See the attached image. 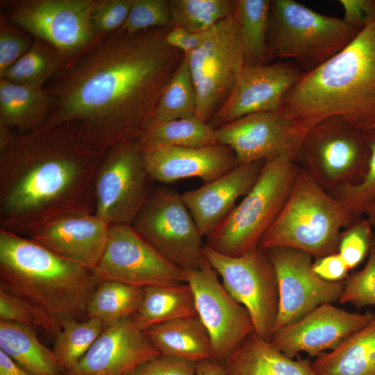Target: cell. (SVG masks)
I'll return each mask as SVG.
<instances>
[{
  "mask_svg": "<svg viewBox=\"0 0 375 375\" xmlns=\"http://www.w3.org/2000/svg\"><path fill=\"white\" fill-rule=\"evenodd\" d=\"M169 28H120L69 60L44 86L56 99L45 126L77 124L85 140L105 149L140 140L185 56L166 42Z\"/></svg>",
  "mask_w": 375,
  "mask_h": 375,
  "instance_id": "1",
  "label": "cell"
},
{
  "mask_svg": "<svg viewBox=\"0 0 375 375\" xmlns=\"http://www.w3.org/2000/svg\"><path fill=\"white\" fill-rule=\"evenodd\" d=\"M108 149L75 123L17 134L0 152V228L28 237L69 213H94V181Z\"/></svg>",
  "mask_w": 375,
  "mask_h": 375,
  "instance_id": "2",
  "label": "cell"
},
{
  "mask_svg": "<svg viewBox=\"0 0 375 375\" xmlns=\"http://www.w3.org/2000/svg\"><path fill=\"white\" fill-rule=\"evenodd\" d=\"M307 132L337 117L365 131L375 125V22L331 58L304 72L280 110Z\"/></svg>",
  "mask_w": 375,
  "mask_h": 375,
  "instance_id": "3",
  "label": "cell"
},
{
  "mask_svg": "<svg viewBox=\"0 0 375 375\" xmlns=\"http://www.w3.org/2000/svg\"><path fill=\"white\" fill-rule=\"evenodd\" d=\"M99 281L30 238L0 228V290L44 312L60 328L85 319Z\"/></svg>",
  "mask_w": 375,
  "mask_h": 375,
  "instance_id": "4",
  "label": "cell"
},
{
  "mask_svg": "<svg viewBox=\"0 0 375 375\" xmlns=\"http://www.w3.org/2000/svg\"><path fill=\"white\" fill-rule=\"evenodd\" d=\"M355 219L300 166L287 202L259 246L296 249L317 259L338 252L342 232Z\"/></svg>",
  "mask_w": 375,
  "mask_h": 375,
  "instance_id": "5",
  "label": "cell"
},
{
  "mask_svg": "<svg viewBox=\"0 0 375 375\" xmlns=\"http://www.w3.org/2000/svg\"><path fill=\"white\" fill-rule=\"evenodd\" d=\"M300 166L281 156L265 161L251 190L206 236L205 244L229 256H240L259 247L290 194Z\"/></svg>",
  "mask_w": 375,
  "mask_h": 375,
  "instance_id": "6",
  "label": "cell"
},
{
  "mask_svg": "<svg viewBox=\"0 0 375 375\" xmlns=\"http://www.w3.org/2000/svg\"><path fill=\"white\" fill-rule=\"evenodd\" d=\"M360 31L295 0H273L267 45L272 59L292 60L307 72L339 53Z\"/></svg>",
  "mask_w": 375,
  "mask_h": 375,
  "instance_id": "7",
  "label": "cell"
},
{
  "mask_svg": "<svg viewBox=\"0 0 375 375\" xmlns=\"http://www.w3.org/2000/svg\"><path fill=\"white\" fill-rule=\"evenodd\" d=\"M99 1L1 0L0 16L32 37L51 44L69 60L103 36L91 24Z\"/></svg>",
  "mask_w": 375,
  "mask_h": 375,
  "instance_id": "8",
  "label": "cell"
},
{
  "mask_svg": "<svg viewBox=\"0 0 375 375\" xmlns=\"http://www.w3.org/2000/svg\"><path fill=\"white\" fill-rule=\"evenodd\" d=\"M370 149L364 131L337 117L322 120L303 137L301 160L313 179L328 192L358 183Z\"/></svg>",
  "mask_w": 375,
  "mask_h": 375,
  "instance_id": "9",
  "label": "cell"
},
{
  "mask_svg": "<svg viewBox=\"0 0 375 375\" xmlns=\"http://www.w3.org/2000/svg\"><path fill=\"white\" fill-rule=\"evenodd\" d=\"M202 253L226 291L249 313L255 333L270 341L279 299L277 277L267 251L259 246L244 255L229 256L204 244Z\"/></svg>",
  "mask_w": 375,
  "mask_h": 375,
  "instance_id": "10",
  "label": "cell"
},
{
  "mask_svg": "<svg viewBox=\"0 0 375 375\" xmlns=\"http://www.w3.org/2000/svg\"><path fill=\"white\" fill-rule=\"evenodd\" d=\"M134 229L167 260L184 270L200 267L203 238L182 194L152 189L133 223Z\"/></svg>",
  "mask_w": 375,
  "mask_h": 375,
  "instance_id": "11",
  "label": "cell"
},
{
  "mask_svg": "<svg viewBox=\"0 0 375 375\" xmlns=\"http://www.w3.org/2000/svg\"><path fill=\"white\" fill-rule=\"evenodd\" d=\"M185 56L197 94L195 115L209 123L245 65L233 14L208 30L202 44Z\"/></svg>",
  "mask_w": 375,
  "mask_h": 375,
  "instance_id": "12",
  "label": "cell"
},
{
  "mask_svg": "<svg viewBox=\"0 0 375 375\" xmlns=\"http://www.w3.org/2000/svg\"><path fill=\"white\" fill-rule=\"evenodd\" d=\"M150 180L140 140L110 147L95 176L94 214L109 226L131 224L151 194Z\"/></svg>",
  "mask_w": 375,
  "mask_h": 375,
  "instance_id": "13",
  "label": "cell"
},
{
  "mask_svg": "<svg viewBox=\"0 0 375 375\" xmlns=\"http://www.w3.org/2000/svg\"><path fill=\"white\" fill-rule=\"evenodd\" d=\"M92 272L99 281L141 288L186 283L185 271L160 255L131 224L110 226L105 250Z\"/></svg>",
  "mask_w": 375,
  "mask_h": 375,
  "instance_id": "14",
  "label": "cell"
},
{
  "mask_svg": "<svg viewBox=\"0 0 375 375\" xmlns=\"http://www.w3.org/2000/svg\"><path fill=\"white\" fill-rule=\"evenodd\" d=\"M185 271L197 315L212 343L214 359L226 365L237 348L255 332L250 315L226 291L204 256L199 268Z\"/></svg>",
  "mask_w": 375,
  "mask_h": 375,
  "instance_id": "15",
  "label": "cell"
},
{
  "mask_svg": "<svg viewBox=\"0 0 375 375\" xmlns=\"http://www.w3.org/2000/svg\"><path fill=\"white\" fill-rule=\"evenodd\" d=\"M278 288V311L274 331L301 319L324 303L339 301L344 281L331 282L312 270L313 258L301 250L276 247L268 250Z\"/></svg>",
  "mask_w": 375,
  "mask_h": 375,
  "instance_id": "16",
  "label": "cell"
},
{
  "mask_svg": "<svg viewBox=\"0 0 375 375\" xmlns=\"http://www.w3.org/2000/svg\"><path fill=\"white\" fill-rule=\"evenodd\" d=\"M306 133L281 110L248 115L215 129L217 142L230 147L240 165L281 156L301 160Z\"/></svg>",
  "mask_w": 375,
  "mask_h": 375,
  "instance_id": "17",
  "label": "cell"
},
{
  "mask_svg": "<svg viewBox=\"0 0 375 375\" xmlns=\"http://www.w3.org/2000/svg\"><path fill=\"white\" fill-rule=\"evenodd\" d=\"M303 73L292 61L245 65L209 124L216 129L248 115L280 110L285 97Z\"/></svg>",
  "mask_w": 375,
  "mask_h": 375,
  "instance_id": "18",
  "label": "cell"
},
{
  "mask_svg": "<svg viewBox=\"0 0 375 375\" xmlns=\"http://www.w3.org/2000/svg\"><path fill=\"white\" fill-rule=\"evenodd\" d=\"M374 315L372 312H351L332 303H324L275 331L270 342L291 358L302 352L317 357L337 348Z\"/></svg>",
  "mask_w": 375,
  "mask_h": 375,
  "instance_id": "19",
  "label": "cell"
},
{
  "mask_svg": "<svg viewBox=\"0 0 375 375\" xmlns=\"http://www.w3.org/2000/svg\"><path fill=\"white\" fill-rule=\"evenodd\" d=\"M160 353L133 319L103 328L86 353L65 375H129Z\"/></svg>",
  "mask_w": 375,
  "mask_h": 375,
  "instance_id": "20",
  "label": "cell"
},
{
  "mask_svg": "<svg viewBox=\"0 0 375 375\" xmlns=\"http://www.w3.org/2000/svg\"><path fill=\"white\" fill-rule=\"evenodd\" d=\"M110 226L94 213H69L56 217L28 237L56 255L91 272L105 250Z\"/></svg>",
  "mask_w": 375,
  "mask_h": 375,
  "instance_id": "21",
  "label": "cell"
},
{
  "mask_svg": "<svg viewBox=\"0 0 375 375\" xmlns=\"http://www.w3.org/2000/svg\"><path fill=\"white\" fill-rule=\"evenodd\" d=\"M141 149L150 179L159 183L195 177L206 183L240 165L233 151L219 143L200 148L153 146Z\"/></svg>",
  "mask_w": 375,
  "mask_h": 375,
  "instance_id": "22",
  "label": "cell"
},
{
  "mask_svg": "<svg viewBox=\"0 0 375 375\" xmlns=\"http://www.w3.org/2000/svg\"><path fill=\"white\" fill-rule=\"evenodd\" d=\"M265 161L240 164L199 188L182 194L201 235H208L258 180Z\"/></svg>",
  "mask_w": 375,
  "mask_h": 375,
  "instance_id": "23",
  "label": "cell"
},
{
  "mask_svg": "<svg viewBox=\"0 0 375 375\" xmlns=\"http://www.w3.org/2000/svg\"><path fill=\"white\" fill-rule=\"evenodd\" d=\"M56 106L45 88H31L0 78V122L19 135L44 127Z\"/></svg>",
  "mask_w": 375,
  "mask_h": 375,
  "instance_id": "24",
  "label": "cell"
},
{
  "mask_svg": "<svg viewBox=\"0 0 375 375\" xmlns=\"http://www.w3.org/2000/svg\"><path fill=\"white\" fill-rule=\"evenodd\" d=\"M227 375H317L311 362L294 360L255 332L226 363Z\"/></svg>",
  "mask_w": 375,
  "mask_h": 375,
  "instance_id": "25",
  "label": "cell"
},
{
  "mask_svg": "<svg viewBox=\"0 0 375 375\" xmlns=\"http://www.w3.org/2000/svg\"><path fill=\"white\" fill-rule=\"evenodd\" d=\"M143 331L161 355L197 362L214 359L210 335L198 315L162 323Z\"/></svg>",
  "mask_w": 375,
  "mask_h": 375,
  "instance_id": "26",
  "label": "cell"
},
{
  "mask_svg": "<svg viewBox=\"0 0 375 375\" xmlns=\"http://www.w3.org/2000/svg\"><path fill=\"white\" fill-rule=\"evenodd\" d=\"M317 375H375V315L335 349L311 362Z\"/></svg>",
  "mask_w": 375,
  "mask_h": 375,
  "instance_id": "27",
  "label": "cell"
},
{
  "mask_svg": "<svg viewBox=\"0 0 375 375\" xmlns=\"http://www.w3.org/2000/svg\"><path fill=\"white\" fill-rule=\"evenodd\" d=\"M0 349L31 375H65L53 350L29 326L0 320Z\"/></svg>",
  "mask_w": 375,
  "mask_h": 375,
  "instance_id": "28",
  "label": "cell"
},
{
  "mask_svg": "<svg viewBox=\"0 0 375 375\" xmlns=\"http://www.w3.org/2000/svg\"><path fill=\"white\" fill-rule=\"evenodd\" d=\"M197 315L194 293L190 285L184 283L143 288L140 306L133 320L144 331L162 323Z\"/></svg>",
  "mask_w": 375,
  "mask_h": 375,
  "instance_id": "29",
  "label": "cell"
},
{
  "mask_svg": "<svg viewBox=\"0 0 375 375\" xmlns=\"http://www.w3.org/2000/svg\"><path fill=\"white\" fill-rule=\"evenodd\" d=\"M272 1L235 0L233 12L247 65L268 64L272 60L267 35Z\"/></svg>",
  "mask_w": 375,
  "mask_h": 375,
  "instance_id": "30",
  "label": "cell"
},
{
  "mask_svg": "<svg viewBox=\"0 0 375 375\" xmlns=\"http://www.w3.org/2000/svg\"><path fill=\"white\" fill-rule=\"evenodd\" d=\"M143 288L113 281H99L87 306L88 318L101 322L103 328L133 319L142 298Z\"/></svg>",
  "mask_w": 375,
  "mask_h": 375,
  "instance_id": "31",
  "label": "cell"
},
{
  "mask_svg": "<svg viewBox=\"0 0 375 375\" xmlns=\"http://www.w3.org/2000/svg\"><path fill=\"white\" fill-rule=\"evenodd\" d=\"M68 60L56 48L34 38L28 50L13 65L0 74V78L31 87L44 88Z\"/></svg>",
  "mask_w": 375,
  "mask_h": 375,
  "instance_id": "32",
  "label": "cell"
},
{
  "mask_svg": "<svg viewBox=\"0 0 375 375\" xmlns=\"http://www.w3.org/2000/svg\"><path fill=\"white\" fill-rule=\"evenodd\" d=\"M141 147L200 148L217 144L215 129L196 115L151 124L140 140Z\"/></svg>",
  "mask_w": 375,
  "mask_h": 375,
  "instance_id": "33",
  "label": "cell"
},
{
  "mask_svg": "<svg viewBox=\"0 0 375 375\" xmlns=\"http://www.w3.org/2000/svg\"><path fill=\"white\" fill-rule=\"evenodd\" d=\"M197 106L196 90L185 56L164 88L150 124L194 116Z\"/></svg>",
  "mask_w": 375,
  "mask_h": 375,
  "instance_id": "34",
  "label": "cell"
},
{
  "mask_svg": "<svg viewBox=\"0 0 375 375\" xmlns=\"http://www.w3.org/2000/svg\"><path fill=\"white\" fill-rule=\"evenodd\" d=\"M103 330L96 318L72 319L61 324L52 350L65 372L81 360Z\"/></svg>",
  "mask_w": 375,
  "mask_h": 375,
  "instance_id": "35",
  "label": "cell"
},
{
  "mask_svg": "<svg viewBox=\"0 0 375 375\" xmlns=\"http://www.w3.org/2000/svg\"><path fill=\"white\" fill-rule=\"evenodd\" d=\"M172 26L203 33L233 14L235 0H169Z\"/></svg>",
  "mask_w": 375,
  "mask_h": 375,
  "instance_id": "36",
  "label": "cell"
},
{
  "mask_svg": "<svg viewBox=\"0 0 375 375\" xmlns=\"http://www.w3.org/2000/svg\"><path fill=\"white\" fill-rule=\"evenodd\" d=\"M370 158L363 178L357 184L337 188L329 193L354 217H362L375 199V127L364 131Z\"/></svg>",
  "mask_w": 375,
  "mask_h": 375,
  "instance_id": "37",
  "label": "cell"
},
{
  "mask_svg": "<svg viewBox=\"0 0 375 375\" xmlns=\"http://www.w3.org/2000/svg\"><path fill=\"white\" fill-rule=\"evenodd\" d=\"M338 302L357 307L375 306V233L365 267L345 279Z\"/></svg>",
  "mask_w": 375,
  "mask_h": 375,
  "instance_id": "38",
  "label": "cell"
},
{
  "mask_svg": "<svg viewBox=\"0 0 375 375\" xmlns=\"http://www.w3.org/2000/svg\"><path fill=\"white\" fill-rule=\"evenodd\" d=\"M169 0H133L128 17L121 27L128 33L155 28H171Z\"/></svg>",
  "mask_w": 375,
  "mask_h": 375,
  "instance_id": "39",
  "label": "cell"
},
{
  "mask_svg": "<svg viewBox=\"0 0 375 375\" xmlns=\"http://www.w3.org/2000/svg\"><path fill=\"white\" fill-rule=\"evenodd\" d=\"M0 320L41 328L55 333L60 327L42 310L30 302L0 290Z\"/></svg>",
  "mask_w": 375,
  "mask_h": 375,
  "instance_id": "40",
  "label": "cell"
},
{
  "mask_svg": "<svg viewBox=\"0 0 375 375\" xmlns=\"http://www.w3.org/2000/svg\"><path fill=\"white\" fill-rule=\"evenodd\" d=\"M374 233L367 218H356L341 233L338 253L349 269L359 265L369 256Z\"/></svg>",
  "mask_w": 375,
  "mask_h": 375,
  "instance_id": "41",
  "label": "cell"
},
{
  "mask_svg": "<svg viewBox=\"0 0 375 375\" xmlns=\"http://www.w3.org/2000/svg\"><path fill=\"white\" fill-rule=\"evenodd\" d=\"M34 38L0 16V74L31 47Z\"/></svg>",
  "mask_w": 375,
  "mask_h": 375,
  "instance_id": "42",
  "label": "cell"
},
{
  "mask_svg": "<svg viewBox=\"0 0 375 375\" xmlns=\"http://www.w3.org/2000/svg\"><path fill=\"white\" fill-rule=\"evenodd\" d=\"M132 3L133 0H99L91 19L94 30L103 35L120 28Z\"/></svg>",
  "mask_w": 375,
  "mask_h": 375,
  "instance_id": "43",
  "label": "cell"
},
{
  "mask_svg": "<svg viewBox=\"0 0 375 375\" xmlns=\"http://www.w3.org/2000/svg\"><path fill=\"white\" fill-rule=\"evenodd\" d=\"M197 362L160 354L140 365L129 375H194Z\"/></svg>",
  "mask_w": 375,
  "mask_h": 375,
  "instance_id": "44",
  "label": "cell"
},
{
  "mask_svg": "<svg viewBox=\"0 0 375 375\" xmlns=\"http://www.w3.org/2000/svg\"><path fill=\"white\" fill-rule=\"evenodd\" d=\"M348 24L362 30L375 22V0H340Z\"/></svg>",
  "mask_w": 375,
  "mask_h": 375,
  "instance_id": "45",
  "label": "cell"
},
{
  "mask_svg": "<svg viewBox=\"0 0 375 375\" xmlns=\"http://www.w3.org/2000/svg\"><path fill=\"white\" fill-rule=\"evenodd\" d=\"M313 272L321 278L331 281H343L350 270L342 257L338 253L315 259Z\"/></svg>",
  "mask_w": 375,
  "mask_h": 375,
  "instance_id": "46",
  "label": "cell"
},
{
  "mask_svg": "<svg viewBox=\"0 0 375 375\" xmlns=\"http://www.w3.org/2000/svg\"><path fill=\"white\" fill-rule=\"evenodd\" d=\"M206 32L193 33L174 26L168 30L165 35V40L170 47L181 51L186 56L202 44Z\"/></svg>",
  "mask_w": 375,
  "mask_h": 375,
  "instance_id": "47",
  "label": "cell"
},
{
  "mask_svg": "<svg viewBox=\"0 0 375 375\" xmlns=\"http://www.w3.org/2000/svg\"><path fill=\"white\" fill-rule=\"evenodd\" d=\"M194 375H227L226 365L215 359H206L197 362Z\"/></svg>",
  "mask_w": 375,
  "mask_h": 375,
  "instance_id": "48",
  "label": "cell"
},
{
  "mask_svg": "<svg viewBox=\"0 0 375 375\" xmlns=\"http://www.w3.org/2000/svg\"><path fill=\"white\" fill-rule=\"evenodd\" d=\"M0 375H31L0 349Z\"/></svg>",
  "mask_w": 375,
  "mask_h": 375,
  "instance_id": "49",
  "label": "cell"
},
{
  "mask_svg": "<svg viewBox=\"0 0 375 375\" xmlns=\"http://www.w3.org/2000/svg\"><path fill=\"white\" fill-rule=\"evenodd\" d=\"M17 133L2 122H0V152L7 149L15 140Z\"/></svg>",
  "mask_w": 375,
  "mask_h": 375,
  "instance_id": "50",
  "label": "cell"
},
{
  "mask_svg": "<svg viewBox=\"0 0 375 375\" xmlns=\"http://www.w3.org/2000/svg\"><path fill=\"white\" fill-rule=\"evenodd\" d=\"M365 215L372 228H375V199L367 208Z\"/></svg>",
  "mask_w": 375,
  "mask_h": 375,
  "instance_id": "51",
  "label": "cell"
},
{
  "mask_svg": "<svg viewBox=\"0 0 375 375\" xmlns=\"http://www.w3.org/2000/svg\"><path fill=\"white\" fill-rule=\"evenodd\" d=\"M373 127H375V125Z\"/></svg>",
  "mask_w": 375,
  "mask_h": 375,
  "instance_id": "52",
  "label": "cell"
}]
</instances>
